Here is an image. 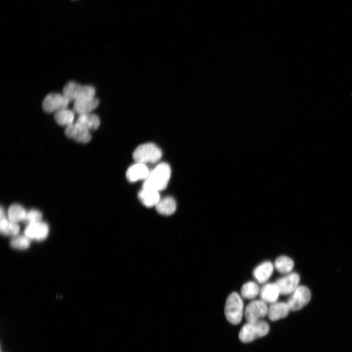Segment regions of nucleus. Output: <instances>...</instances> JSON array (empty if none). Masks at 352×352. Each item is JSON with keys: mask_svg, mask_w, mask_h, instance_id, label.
Listing matches in <instances>:
<instances>
[{"mask_svg": "<svg viewBox=\"0 0 352 352\" xmlns=\"http://www.w3.org/2000/svg\"><path fill=\"white\" fill-rule=\"evenodd\" d=\"M65 133L68 137L80 143H87L91 139L89 131L76 122L66 126Z\"/></svg>", "mask_w": 352, "mask_h": 352, "instance_id": "9b49d317", "label": "nucleus"}, {"mask_svg": "<svg viewBox=\"0 0 352 352\" xmlns=\"http://www.w3.org/2000/svg\"><path fill=\"white\" fill-rule=\"evenodd\" d=\"M274 269L272 263L268 261H264L255 267L253 271V277L259 283H266L271 276Z\"/></svg>", "mask_w": 352, "mask_h": 352, "instance_id": "ddd939ff", "label": "nucleus"}, {"mask_svg": "<svg viewBox=\"0 0 352 352\" xmlns=\"http://www.w3.org/2000/svg\"><path fill=\"white\" fill-rule=\"evenodd\" d=\"M242 298L237 292H233L226 300L224 315L227 320L233 325L239 324L244 315V304Z\"/></svg>", "mask_w": 352, "mask_h": 352, "instance_id": "f03ea898", "label": "nucleus"}, {"mask_svg": "<svg viewBox=\"0 0 352 352\" xmlns=\"http://www.w3.org/2000/svg\"><path fill=\"white\" fill-rule=\"evenodd\" d=\"M12 247L19 250L27 249L30 245V240L25 235L13 237L10 242Z\"/></svg>", "mask_w": 352, "mask_h": 352, "instance_id": "b1692460", "label": "nucleus"}, {"mask_svg": "<svg viewBox=\"0 0 352 352\" xmlns=\"http://www.w3.org/2000/svg\"><path fill=\"white\" fill-rule=\"evenodd\" d=\"M76 123L89 131L98 129L100 122L97 115L88 113L79 114Z\"/></svg>", "mask_w": 352, "mask_h": 352, "instance_id": "a211bd4d", "label": "nucleus"}, {"mask_svg": "<svg viewBox=\"0 0 352 352\" xmlns=\"http://www.w3.org/2000/svg\"><path fill=\"white\" fill-rule=\"evenodd\" d=\"M175 200L171 197H167L159 201L155 206L156 211L159 214L168 216L173 214L176 209Z\"/></svg>", "mask_w": 352, "mask_h": 352, "instance_id": "6ab92c4d", "label": "nucleus"}, {"mask_svg": "<svg viewBox=\"0 0 352 352\" xmlns=\"http://www.w3.org/2000/svg\"><path fill=\"white\" fill-rule=\"evenodd\" d=\"M311 293L309 289L304 286H299L290 294L286 303L291 311L302 309L310 301Z\"/></svg>", "mask_w": 352, "mask_h": 352, "instance_id": "423d86ee", "label": "nucleus"}, {"mask_svg": "<svg viewBox=\"0 0 352 352\" xmlns=\"http://www.w3.org/2000/svg\"><path fill=\"white\" fill-rule=\"evenodd\" d=\"M54 118L58 124L67 126L73 123L74 112L70 110L65 109L56 112Z\"/></svg>", "mask_w": 352, "mask_h": 352, "instance_id": "4be33fe9", "label": "nucleus"}, {"mask_svg": "<svg viewBox=\"0 0 352 352\" xmlns=\"http://www.w3.org/2000/svg\"><path fill=\"white\" fill-rule=\"evenodd\" d=\"M150 172L148 168L145 164L136 162L128 169L126 176L130 182H133L141 179H146Z\"/></svg>", "mask_w": 352, "mask_h": 352, "instance_id": "2eb2a0df", "label": "nucleus"}, {"mask_svg": "<svg viewBox=\"0 0 352 352\" xmlns=\"http://www.w3.org/2000/svg\"><path fill=\"white\" fill-rule=\"evenodd\" d=\"M95 89L92 86H82L73 81L67 82L63 90L64 94L69 101H76L82 98L94 96Z\"/></svg>", "mask_w": 352, "mask_h": 352, "instance_id": "39448f33", "label": "nucleus"}, {"mask_svg": "<svg viewBox=\"0 0 352 352\" xmlns=\"http://www.w3.org/2000/svg\"><path fill=\"white\" fill-rule=\"evenodd\" d=\"M49 232L47 223L41 221L28 223L24 230V235L30 240L42 241L46 238Z\"/></svg>", "mask_w": 352, "mask_h": 352, "instance_id": "9d476101", "label": "nucleus"}, {"mask_svg": "<svg viewBox=\"0 0 352 352\" xmlns=\"http://www.w3.org/2000/svg\"><path fill=\"white\" fill-rule=\"evenodd\" d=\"M290 310L286 302L277 301L268 307L267 316L271 321H275L286 317Z\"/></svg>", "mask_w": 352, "mask_h": 352, "instance_id": "dca6fc26", "label": "nucleus"}, {"mask_svg": "<svg viewBox=\"0 0 352 352\" xmlns=\"http://www.w3.org/2000/svg\"><path fill=\"white\" fill-rule=\"evenodd\" d=\"M161 156L162 151L160 149L152 143L139 145L132 154V157L136 162L143 164L157 162Z\"/></svg>", "mask_w": 352, "mask_h": 352, "instance_id": "20e7f679", "label": "nucleus"}, {"mask_svg": "<svg viewBox=\"0 0 352 352\" xmlns=\"http://www.w3.org/2000/svg\"><path fill=\"white\" fill-rule=\"evenodd\" d=\"M69 102L64 94L51 93L47 95L44 98L42 108L46 112H56L66 109Z\"/></svg>", "mask_w": 352, "mask_h": 352, "instance_id": "6e6552de", "label": "nucleus"}, {"mask_svg": "<svg viewBox=\"0 0 352 352\" xmlns=\"http://www.w3.org/2000/svg\"><path fill=\"white\" fill-rule=\"evenodd\" d=\"M274 268L282 274L291 272L294 267V262L289 257L281 255L278 257L274 263Z\"/></svg>", "mask_w": 352, "mask_h": 352, "instance_id": "aec40b11", "label": "nucleus"}, {"mask_svg": "<svg viewBox=\"0 0 352 352\" xmlns=\"http://www.w3.org/2000/svg\"><path fill=\"white\" fill-rule=\"evenodd\" d=\"M268 308L267 304L261 299L252 300L244 309L245 319L247 322L260 320L267 315Z\"/></svg>", "mask_w": 352, "mask_h": 352, "instance_id": "0eeeda50", "label": "nucleus"}, {"mask_svg": "<svg viewBox=\"0 0 352 352\" xmlns=\"http://www.w3.org/2000/svg\"><path fill=\"white\" fill-rule=\"evenodd\" d=\"M99 105V100L94 96L86 97L74 102L73 111L79 114L88 113L95 109Z\"/></svg>", "mask_w": 352, "mask_h": 352, "instance_id": "4468645a", "label": "nucleus"}, {"mask_svg": "<svg viewBox=\"0 0 352 352\" xmlns=\"http://www.w3.org/2000/svg\"><path fill=\"white\" fill-rule=\"evenodd\" d=\"M42 218V213L37 210H31L26 213L23 221L28 223L41 221Z\"/></svg>", "mask_w": 352, "mask_h": 352, "instance_id": "a878e982", "label": "nucleus"}, {"mask_svg": "<svg viewBox=\"0 0 352 352\" xmlns=\"http://www.w3.org/2000/svg\"><path fill=\"white\" fill-rule=\"evenodd\" d=\"M300 276L296 272H290L277 279L275 282L282 295L291 294L299 286Z\"/></svg>", "mask_w": 352, "mask_h": 352, "instance_id": "1a4fd4ad", "label": "nucleus"}, {"mask_svg": "<svg viewBox=\"0 0 352 352\" xmlns=\"http://www.w3.org/2000/svg\"><path fill=\"white\" fill-rule=\"evenodd\" d=\"M260 288L258 284L254 281L245 283L241 289V295L245 299L252 300L259 295Z\"/></svg>", "mask_w": 352, "mask_h": 352, "instance_id": "412c9836", "label": "nucleus"}, {"mask_svg": "<svg viewBox=\"0 0 352 352\" xmlns=\"http://www.w3.org/2000/svg\"><path fill=\"white\" fill-rule=\"evenodd\" d=\"M269 330L268 323L264 320L247 322L241 328L239 338L243 343H249L256 338L266 335Z\"/></svg>", "mask_w": 352, "mask_h": 352, "instance_id": "7ed1b4c3", "label": "nucleus"}, {"mask_svg": "<svg viewBox=\"0 0 352 352\" xmlns=\"http://www.w3.org/2000/svg\"><path fill=\"white\" fill-rule=\"evenodd\" d=\"M19 231L20 226L17 222L9 220L6 228L1 231L0 233L4 236H12L14 237L18 235Z\"/></svg>", "mask_w": 352, "mask_h": 352, "instance_id": "393cba45", "label": "nucleus"}, {"mask_svg": "<svg viewBox=\"0 0 352 352\" xmlns=\"http://www.w3.org/2000/svg\"><path fill=\"white\" fill-rule=\"evenodd\" d=\"M171 170L168 164L163 162L151 171L145 180L143 188L159 191L165 189L171 176Z\"/></svg>", "mask_w": 352, "mask_h": 352, "instance_id": "f257e3e1", "label": "nucleus"}, {"mask_svg": "<svg viewBox=\"0 0 352 352\" xmlns=\"http://www.w3.org/2000/svg\"><path fill=\"white\" fill-rule=\"evenodd\" d=\"M260 288V299L266 304H272L277 301L281 294L278 285L275 283H267Z\"/></svg>", "mask_w": 352, "mask_h": 352, "instance_id": "f8f14e48", "label": "nucleus"}, {"mask_svg": "<svg viewBox=\"0 0 352 352\" xmlns=\"http://www.w3.org/2000/svg\"><path fill=\"white\" fill-rule=\"evenodd\" d=\"M26 213L24 208L20 205L18 204H13L9 208L8 210L9 220L17 223L20 221H23Z\"/></svg>", "mask_w": 352, "mask_h": 352, "instance_id": "5701e85b", "label": "nucleus"}, {"mask_svg": "<svg viewBox=\"0 0 352 352\" xmlns=\"http://www.w3.org/2000/svg\"><path fill=\"white\" fill-rule=\"evenodd\" d=\"M138 197L141 202L148 207L156 206L160 200L158 191L148 188H142L138 192Z\"/></svg>", "mask_w": 352, "mask_h": 352, "instance_id": "f3484780", "label": "nucleus"}]
</instances>
